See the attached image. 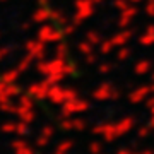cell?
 Wrapping results in <instances>:
<instances>
[{
  "mask_svg": "<svg viewBox=\"0 0 154 154\" xmlns=\"http://www.w3.org/2000/svg\"><path fill=\"white\" fill-rule=\"evenodd\" d=\"M72 146H74V142L72 140H65V142H60L58 146L55 147V151H53V154H67L69 151L72 149Z\"/></svg>",
  "mask_w": 154,
  "mask_h": 154,
  "instance_id": "1",
  "label": "cell"
},
{
  "mask_svg": "<svg viewBox=\"0 0 154 154\" xmlns=\"http://www.w3.org/2000/svg\"><path fill=\"white\" fill-rule=\"evenodd\" d=\"M14 154H36V152H34L33 147H29L28 144H24V146H21V147L14 149Z\"/></svg>",
  "mask_w": 154,
  "mask_h": 154,
  "instance_id": "2",
  "label": "cell"
},
{
  "mask_svg": "<svg viewBox=\"0 0 154 154\" xmlns=\"http://www.w3.org/2000/svg\"><path fill=\"white\" fill-rule=\"evenodd\" d=\"M101 144H98V142H93V144H89L88 146V152H91V154H98L99 151H101Z\"/></svg>",
  "mask_w": 154,
  "mask_h": 154,
  "instance_id": "3",
  "label": "cell"
},
{
  "mask_svg": "<svg viewBox=\"0 0 154 154\" xmlns=\"http://www.w3.org/2000/svg\"><path fill=\"white\" fill-rule=\"evenodd\" d=\"M46 144H48V137H39L38 140H36V146H38V147H45V146H46Z\"/></svg>",
  "mask_w": 154,
  "mask_h": 154,
  "instance_id": "4",
  "label": "cell"
},
{
  "mask_svg": "<svg viewBox=\"0 0 154 154\" xmlns=\"http://www.w3.org/2000/svg\"><path fill=\"white\" fill-rule=\"evenodd\" d=\"M43 135L50 139L51 135H53V128H51V127H46V128H43Z\"/></svg>",
  "mask_w": 154,
  "mask_h": 154,
  "instance_id": "5",
  "label": "cell"
},
{
  "mask_svg": "<svg viewBox=\"0 0 154 154\" xmlns=\"http://www.w3.org/2000/svg\"><path fill=\"white\" fill-rule=\"evenodd\" d=\"M26 132H28V128H26L24 125H19V127H17V134H26Z\"/></svg>",
  "mask_w": 154,
  "mask_h": 154,
  "instance_id": "6",
  "label": "cell"
},
{
  "mask_svg": "<svg viewBox=\"0 0 154 154\" xmlns=\"http://www.w3.org/2000/svg\"><path fill=\"white\" fill-rule=\"evenodd\" d=\"M2 130H4V132H12V130H14V127H12V125H4V127H2Z\"/></svg>",
  "mask_w": 154,
  "mask_h": 154,
  "instance_id": "7",
  "label": "cell"
}]
</instances>
